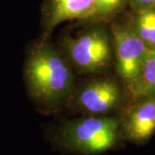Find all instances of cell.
Segmentation results:
<instances>
[{"label": "cell", "instance_id": "obj_1", "mask_svg": "<svg viewBox=\"0 0 155 155\" xmlns=\"http://www.w3.org/2000/svg\"><path fill=\"white\" fill-rule=\"evenodd\" d=\"M24 78L30 97L48 110L67 104L75 90L72 67L48 40L41 39L29 48Z\"/></svg>", "mask_w": 155, "mask_h": 155}, {"label": "cell", "instance_id": "obj_2", "mask_svg": "<svg viewBox=\"0 0 155 155\" xmlns=\"http://www.w3.org/2000/svg\"><path fill=\"white\" fill-rule=\"evenodd\" d=\"M122 140L119 118L84 116L63 123L53 134L62 150L80 155H98L114 149Z\"/></svg>", "mask_w": 155, "mask_h": 155}, {"label": "cell", "instance_id": "obj_3", "mask_svg": "<svg viewBox=\"0 0 155 155\" xmlns=\"http://www.w3.org/2000/svg\"><path fill=\"white\" fill-rule=\"evenodd\" d=\"M61 45L71 67L81 73H100L112 61L111 35L104 23H91L77 35L64 37Z\"/></svg>", "mask_w": 155, "mask_h": 155}, {"label": "cell", "instance_id": "obj_4", "mask_svg": "<svg viewBox=\"0 0 155 155\" xmlns=\"http://www.w3.org/2000/svg\"><path fill=\"white\" fill-rule=\"evenodd\" d=\"M110 35L117 74L127 89L138 75L148 48L128 22H110Z\"/></svg>", "mask_w": 155, "mask_h": 155}, {"label": "cell", "instance_id": "obj_5", "mask_svg": "<svg viewBox=\"0 0 155 155\" xmlns=\"http://www.w3.org/2000/svg\"><path fill=\"white\" fill-rule=\"evenodd\" d=\"M122 97V88L116 80L99 78L74 90L70 100L85 116H107L120 106Z\"/></svg>", "mask_w": 155, "mask_h": 155}, {"label": "cell", "instance_id": "obj_6", "mask_svg": "<svg viewBox=\"0 0 155 155\" xmlns=\"http://www.w3.org/2000/svg\"><path fill=\"white\" fill-rule=\"evenodd\" d=\"M118 118L122 140L146 144L155 134V97L132 100Z\"/></svg>", "mask_w": 155, "mask_h": 155}, {"label": "cell", "instance_id": "obj_7", "mask_svg": "<svg viewBox=\"0 0 155 155\" xmlns=\"http://www.w3.org/2000/svg\"><path fill=\"white\" fill-rule=\"evenodd\" d=\"M92 4L93 0H44L41 8V39L48 40L61 22L84 21L91 14Z\"/></svg>", "mask_w": 155, "mask_h": 155}, {"label": "cell", "instance_id": "obj_8", "mask_svg": "<svg viewBox=\"0 0 155 155\" xmlns=\"http://www.w3.org/2000/svg\"><path fill=\"white\" fill-rule=\"evenodd\" d=\"M126 90L131 100L155 97V50H148L137 77Z\"/></svg>", "mask_w": 155, "mask_h": 155}, {"label": "cell", "instance_id": "obj_9", "mask_svg": "<svg viewBox=\"0 0 155 155\" xmlns=\"http://www.w3.org/2000/svg\"><path fill=\"white\" fill-rule=\"evenodd\" d=\"M127 19L145 46L149 50H155V6L132 11Z\"/></svg>", "mask_w": 155, "mask_h": 155}, {"label": "cell", "instance_id": "obj_10", "mask_svg": "<svg viewBox=\"0 0 155 155\" xmlns=\"http://www.w3.org/2000/svg\"><path fill=\"white\" fill-rule=\"evenodd\" d=\"M128 5V0H93L89 17L81 23H107L112 22Z\"/></svg>", "mask_w": 155, "mask_h": 155}, {"label": "cell", "instance_id": "obj_11", "mask_svg": "<svg viewBox=\"0 0 155 155\" xmlns=\"http://www.w3.org/2000/svg\"><path fill=\"white\" fill-rule=\"evenodd\" d=\"M128 5L132 11L143 10L155 6V0H128Z\"/></svg>", "mask_w": 155, "mask_h": 155}]
</instances>
